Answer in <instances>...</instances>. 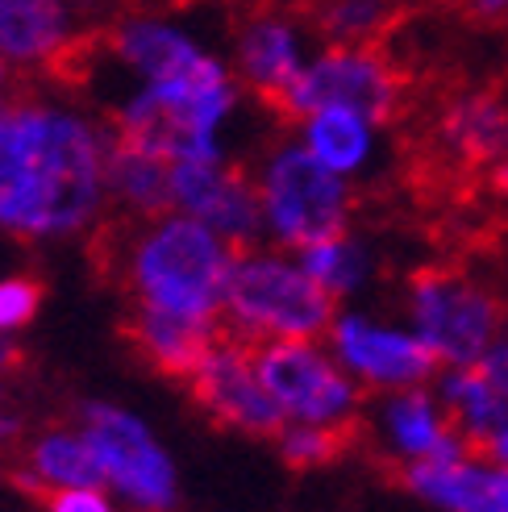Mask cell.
Here are the masks:
<instances>
[{"label": "cell", "instance_id": "cell-1", "mask_svg": "<svg viewBox=\"0 0 508 512\" xmlns=\"http://www.w3.org/2000/svg\"><path fill=\"white\" fill-rule=\"evenodd\" d=\"M105 184V150L75 117L17 105L0 113V225L30 238L80 229Z\"/></svg>", "mask_w": 508, "mask_h": 512}, {"label": "cell", "instance_id": "cell-2", "mask_svg": "<svg viewBox=\"0 0 508 512\" xmlns=\"http://www.w3.org/2000/svg\"><path fill=\"white\" fill-rule=\"evenodd\" d=\"M234 246L196 217H125L96 229L92 263L134 304H155L184 317H221Z\"/></svg>", "mask_w": 508, "mask_h": 512}, {"label": "cell", "instance_id": "cell-3", "mask_svg": "<svg viewBox=\"0 0 508 512\" xmlns=\"http://www.w3.org/2000/svg\"><path fill=\"white\" fill-rule=\"evenodd\" d=\"M234 267L225 279V317L238 334H275L313 342L334 329V296L309 271H296L250 246H234Z\"/></svg>", "mask_w": 508, "mask_h": 512}, {"label": "cell", "instance_id": "cell-4", "mask_svg": "<svg viewBox=\"0 0 508 512\" xmlns=\"http://www.w3.org/2000/svg\"><path fill=\"white\" fill-rule=\"evenodd\" d=\"M321 109H354L379 125H404V113L413 109V84L404 67L379 50H329L313 67L300 71V80L288 92L284 125H300Z\"/></svg>", "mask_w": 508, "mask_h": 512}, {"label": "cell", "instance_id": "cell-5", "mask_svg": "<svg viewBox=\"0 0 508 512\" xmlns=\"http://www.w3.org/2000/svg\"><path fill=\"white\" fill-rule=\"evenodd\" d=\"M413 317L421 342L442 363L471 367L479 363L504 329V300L488 292L463 267H421L409 279Z\"/></svg>", "mask_w": 508, "mask_h": 512}, {"label": "cell", "instance_id": "cell-6", "mask_svg": "<svg viewBox=\"0 0 508 512\" xmlns=\"http://www.w3.org/2000/svg\"><path fill=\"white\" fill-rule=\"evenodd\" d=\"M184 388L213 425L246 433V438H263V442L284 438L288 413L263 388L259 371H254V358H250V342L230 321H225V334L213 346V354L196 367V375Z\"/></svg>", "mask_w": 508, "mask_h": 512}, {"label": "cell", "instance_id": "cell-7", "mask_svg": "<svg viewBox=\"0 0 508 512\" xmlns=\"http://www.w3.org/2000/svg\"><path fill=\"white\" fill-rule=\"evenodd\" d=\"M263 204L267 221L288 246L309 250L317 242L346 234L350 192L342 188L338 171H329L304 150H284L263 171Z\"/></svg>", "mask_w": 508, "mask_h": 512}, {"label": "cell", "instance_id": "cell-8", "mask_svg": "<svg viewBox=\"0 0 508 512\" xmlns=\"http://www.w3.org/2000/svg\"><path fill=\"white\" fill-rule=\"evenodd\" d=\"M80 433L100 458V471L113 488L142 512L175 508V467L150 438V429L113 404H84Z\"/></svg>", "mask_w": 508, "mask_h": 512}, {"label": "cell", "instance_id": "cell-9", "mask_svg": "<svg viewBox=\"0 0 508 512\" xmlns=\"http://www.w3.org/2000/svg\"><path fill=\"white\" fill-rule=\"evenodd\" d=\"M250 358L254 371H259L263 388L275 396V404L284 408L288 417H296L300 425H329V421H350L359 392L354 383L329 363L321 350H313L309 342H263L250 338Z\"/></svg>", "mask_w": 508, "mask_h": 512}, {"label": "cell", "instance_id": "cell-10", "mask_svg": "<svg viewBox=\"0 0 508 512\" xmlns=\"http://www.w3.org/2000/svg\"><path fill=\"white\" fill-rule=\"evenodd\" d=\"M259 200L263 192L238 163H221L217 155L175 163V209H188L234 246H254V229L263 221Z\"/></svg>", "mask_w": 508, "mask_h": 512}, {"label": "cell", "instance_id": "cell-11", "mask_svg": "<svg viewBox=\"0 0 508 512\" xmlns=\"http://www.w3.org/2000/svg\"><path fill=\"white\" fill-rule=\"evenodd\" d=\"M221 334H225L221 317H184V313L155 309V304H134L121 317V338L130 342V350L150 371L180 383L196 375V367L221 342Z\"/></svg>", "mask_w": 508, "mask_h": 512}, {"label": "cell", "instance_id": "cell-12", "mask_svg": "<svg viewBox=\"0 0 508 512\" xmlns=\"http://www.w3.org/2000/svg\"><path fill=\"white\" fill-rule=\"evenodd\" d=\"M238 71L246 92L259 100L271 117H284L288 92L300 80L296 42L284 17H275V0H254L242 9L238 25Z\"/></svg>", "mask_w": 508, "mask_h": 512}, {"label": "cell", "instance_id": "cell-13", "mask_svg": "<svg viewBox=\"0 0 508 512\" xmlns=\"http://www.w3.org/2000/svg\"><path fill=\"white\" fill-rule=\"evenodd\" d=\"M329 338H334L342 363L354 375H363L371 388H417V383H425L442 363L421 338L392 334V329L367 325L359 317L334 321Z\"/></svg>", "mask_w": 508, "mask_h": 512}, {"label": "cell", "instance_id": "cell-14", "mask_svg": "<svg viewBox=\"0 0 508 512\" xmlns=\"http://www.w3.org/2000/svg\"><path fill=\"white\" fill-rule=\"evenodd\" d=\"M396 483L442 512H508V467L471 458H417L396 471Z\"/></svg>", "mask_w": 508, "mask_h": 512}, {"label": "cell", "instance_id": "cell-15", "mask_svg": "<svg viewBox=\"0 0 508 512\" xmlns=\"http://www.w3.org/2000/svg\"><path fill=\"white\" fill-rule=\"evenodd\" d=\"M109 42L134 71L150 75V84H184V80H205V75L221 71L184 34L155 21H125L109 34Z\"/></svg>", "mask_w": 508, "mask_h": 512}, {"label": "cell", "instance_id": "cell-16", "mask_svg": "<svg viewBox=\"0 0 508 512\" xmlns=\"http://www.w3.org/2000/svg\"><path fill=\"white\" fill-rule=\"evenodd\" d=\"M409 0H321L313 9H296L300 21L329 50H379L409 21Z\"/></svg>", "mask_w": 508, "mask_h": 512}, {"label": "cell", "instance_id": "cell-17", "mask_svg": "<svg viewBox=\"0 0 508 512\" xmlns=\"http://www.w3.org/2000/svg\"><path fill=\"white\" fill-rule=\"evenodd\" d=\"M105 150V184L117 200L130 204L134 217H167L175 209V163L142 150L134 142H121L109 134Z\"/></svg>", "mask_w": 508, "mask_h": 512}, {"label": "cell", "instance_id": "cell-18", "mask_svg": "<svg viewBox=\"0 0 508 512\" xmlns=\"http://www.w3.org/2000/svg\"><path fill=\"white\" fill-rule=\"evenodd\" d=\"M384 429L396 454H404L409 463H417V458H467L446 408H438L417 388H396V396H388Z\"/></svg>", "mask_w": 508, "mask_h": 512}, {"label": "cell", "instance_id": "cell-19", "mask_svg": "<svg viewBox=\"0 0 508 512\" xmlns=\"http://www.w3.org/2000/svg\"><path fill=\"white\" fill-rule=\"evenodd\" d=\"M17 488H100L109 483L100 471V458L84 433L50 429L25 446V471L13 475Z\"/></svg>", "mask_w": 508, "mask_h": 512}, {"label": "cell", "instance_id": "cell-20", "mask_svg": "<svg viewBox=\"0 0 508 512\" xmlns=\"http://www.w3.org/2000/svg\"><path fill=\"white\" fill-rule=\"evenodd\" d=\"M67 46L63 0H0V50L17 63H50Z\"/></svg>", "mask_w": 508, "mask_h": 512}, {"label": "cell", "instance_id": "cell-21", "mask_svg": "<svg viewBox=\"0 0 508 512\" xmlns=\"http://www.w3.org/2000/svg\"><path fill=\"white\" fill-rule=\"evenodd\" d=\"M363 438V421L350 417V421H329V425H296V429H284L279 438V458L292 467V471H317V467H329L346 458Z\"/></svg>", "mask_w": 508, "mask_h": 512}, {"label": "cell", "instance_id": "cell-22", "mask_svg": "<svg viewBox=\"0 0 508 512\" xmlns=\"http://www.w3.org/2000/svg\"><path fill=\"white\" fill-rule=\"evenodd\" d=\"M367 117L354 109H321L309 125V155L329 171H354L367 155Z\"/></svg>", "mask_w": 508, "mask_h": 512}, {"label": "cell", "instance_id": "cell-23", "mask_svg": "<svg viewBox=\"0 0 508 512\" xmlns=\"http://www.w3.org/2000/svg\"><path fill=\"white\" fill-rule=\"evenodd\" d=\"M300 254H304V271H309L329 296L350 292L363 279V267H367L363 246L354 238H346V234L329 238V242H317V246L300 250Z\"/></svg>", "mask_w": 508, "mask_h": 512}, {"label": "cell", "instance_id": "cell-24", "mask_svg": "<svg viewBox=\"0 0 508 512\" xmlns=\"http://www.w3.org/2000/svg\"><path fill=\"white\" fill-rule=\"evenodd\" d=\"M42 309V284L38 279H25V275H13V279H0V334L5 329H21L30 325Z\"/></svg>", "mask_w": 508, "mask_h": 512}, {"label": "cell", "instance_id": "cell-25", "mask_svg": "<svg viewBox=\"0 0 508 512\" xmlns=\"http://www.w3.org/2000/svg\"><path fill=\"white\" fill-rule=\"evenodd\" d=\"M46 512H113V504L96 488H30Z\"/></svg>", "mask_w": 508, "mask_h": 512}, {"label": "cell", "instance_id": "cell-26", "mask_svg": "<svg viewBox=\"0 0 508 512\" xmlns=\"http://www.w3.org/2000/svg\"><path fill=\"white\" fill-rule=\"evenodd\" d=\"M434 5L450 9L459 21L479 25V30H496V25H508V0H434Z\"/></svg>", "mask_w": 508, "mask_h": 512}, {"label": "cell", "instance_id": "cell-27", "mask_svg": "<svg viewBox=\"0 0 508 512\" xmlns=\"http://www.w3.org/2000/svg\"><path fill=\"white\" fill-rule=\"evenodd\" d=\"M479 371H484L492 383H496V388L508 396V346H492L484 358H479V363H475Z\"/></svg>", "mask_w": 508, "mask_h": 512}, {"label": "cell", "instance_id": "cell-28", "mask_svg": "<svg viewBox=\"0 0 508 512\" xmlns=\"http://www.w3.org/2000/svg\"><path fill=\"white\" fill-rule=\"evenodd\" d=\"M21 363H25L21 346H17V342H9L5 334H0V383H5V379H9V375L21 367Z\"/></svg>", "mask_w": 508, "mask_h": 512}, {"label": "cell", "instance_id": "cell-29", "mask_svg": "<svg viewBox=\"0 0 508 512\" xmlns=\"http://www.w3.org/2000/svg\"><path fill=\"white\" fill-rule=\"evenodd\" d=\"M488 192H492L496 200H508V150H504L500 167H496V171H492V179H488Z\"/></svg>", "mask_w": 508, "mask_h": 512}, {"label": "cell", "instance_id": "cell-30", "mask_svg": "<svg viewBox=\"0 0 508 512\" xmlns=\"http://www.w3.org/2000/svg\"><path fill=\"white\" fill-rule=\"evenodd\" d=\"M17 438H21V421L0 413V450H13V446H17Z\"/></svg>", "mask_w": 508, "mask_h": 512}, {"label": "cell", "instance_id": "cell-31", "mask_svg": "<svg viewBox=\"0 0 508 512\" xmlns=\"http://www.w3.org/2000/svg\"><path fill=\"white\" fill-rule=\"evenodd\" d=\"M0 88H5V67H0Z\"/></svg>", "mask_w": 508, "mask_h": 512}]
</instances>
